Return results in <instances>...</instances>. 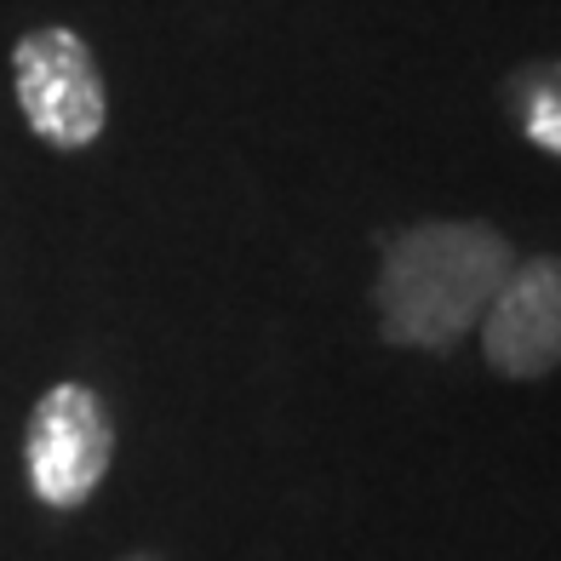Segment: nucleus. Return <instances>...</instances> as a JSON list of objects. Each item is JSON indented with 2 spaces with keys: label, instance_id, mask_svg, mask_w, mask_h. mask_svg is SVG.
I'll return each mask as SVG.
<instances>
[{
  "label": "nucleus",
  "instance_id": "f257e3e1",
  "mask_svg": "<svg viewBox=\"0 0 561 561\" xmlns=\"http://www.w3.org/2000/svg\"><path fill=\"white\" fill-rule=\"evenodd\" d=\"M510 264H516V247L481 218H424L396 229L373 280L378 333L396 350H453L481 327Z\"/></svg>",
  "mask_w": 561,
  "mask_h": 561
},
{
  "label": "nucleus",
  "instance_id": "f03ea898",
  "mask_svg": "<svg viewBox=\"0 0 561 561\" xmlns=\"http://www.w3.org/2000/svg\"><path fill=\"white\" fill-rule=\"evenodd\" d=\"M12 92L30 133L53 149H92L110 126V87L87 35L41 23L12 46Z\"/></svg>",
  "mask_w": 561,
  "mask_h": 561
},
{
  "label": "nucleus",
  "instance_id": "7ed1b4c3",
  "mask_svg": "<svg viewBox=\"0 0 561 561\" xmlns=\"http://www.w3.org/2000/svg\"><path fill=\"white\" fill-rule=\"evenodd\" d=\"M115 465V419L92 385H53L23 424V476L46 510H81Z\"/></svg>",
  "mask_w": 561,
  "mask_h": 561
},
{
  "label": "nucleus",
  "instance_id": "20e7f679",
  "mask_svg": "<svg viewBox=\"0 0 561 561\" xmlns=\"http://www.w3.org/2000/svg\"><path fill=\"white\" fill-rule=\"evenodd\" d=\"M481 362L499 378H545L561 367V259H516L481 316Z\"/></svg>",
  "mask_w": 561,
  "mask_h": 561
},
{
  "label": "nucleus",
  "instance_id": "39448f33",
  "mask_svg": "<svg viewBox=\"0 0 561 561\" xmlns=\"http://www.w3.org/2000/svg\"><path fill=\"white\" fill-rule=\"evenodd\" d=\"M499 98L510 121L522 126V138L561 161V58H533L522 69H510Z\"/></svg>",
  "mask_w": 561,
  "mask_h": 561
},
{
  "label": "nucleus",
  "instance_id": "423d86ee",
  "mask_svg": "<svg viewBox=\"0 0 561 561\" xmlns=\"http://www.w3.org/2000/svg\"><path fill=\"white\" fill-rule=\"evenodd\" d=\"M126 561H149V556H126Z\"/></svg>",
  "mask_w": 561,
  "mask_h": 561
}]
</instances>
